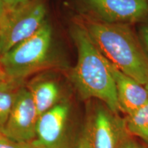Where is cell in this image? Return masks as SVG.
Masks as SVG:
<instances>
[{"label":"cell","instance_id":"6da1fadb","mask_svg":"<svg viewBox=\"0 0 148 148\" xmlns=\"http://www.w3.org/2000/svg\"><path fill=\"white\" fill-rule=\"evenodd\" d=\"M71 38L77 51V63L71 80L82 99H98L112 112H121L108 61L92 41L84 24L75 23Z\"/></svg>","mask_w":148,"mask_h":148},{"label":"cell","instance_id":"7a4b0ae2","mask_svg":"<svg viewBox=\"0 0 148 148\" xmlns=\"http://www.w3.org/2000/svg\"><path fill=\"white\" fill-rule=\"evenodd\" d=\"M84 25L92 41L111 64L143 86L148 84V58L130 25L94 19Z\"/></svg>","mask_w":148,"mask_h":148},{"label":"cell","instance_id":"3957f363","mask_svg":"<svg viewBox=\"0 0 148 148\" xmlns=\"http://www.w3.org/2000/svg\"><path fill=\"white\" fill-rule=\"evenodd\" d=\"M52 29L47 21L37 32L0 56V66L9 79L22 81L45 64L49 56Z\"/></svg>","mask_w":148,"mask_h":148},{"label":"cell","instance_id":"277c9868","mask_svg":"<svg viewBox=\"0 0 148 148\" xmlns=\"http://www.w3.org/2000/svg\"><path fill=\"white\" fill-rule=\"evenodd\" d=\"M129 135L124 119L100 101L90 110L76 148H118Z\"/></svg>","mask_w":148,"mask_h":148},{"label":"cell","instance_id":"5b68a950","mask_svg":"<svg viewBox=\"0 0 148 148\" xmlns=\"http://www.w3.org/2000/svg\"><path fill=\"white\" fill-rule=\"evenodd\" d=\"M46 12L42 0H28L9 11L0 28V56L35 34L45 21Z\"/></svg>","mask_w":148,"mask_h":148},{"label":"cell","instance_id":"8992f818","mask_svg":"<svg viewBox=\"0 0 148 148\" xmlns=\"http://www.w3.org/2000/svg\"><path fill=\"white\" fill-rule=\"evenodd\" d=\"M38 118L30 92L21 86L16 93L8 119L0 131L16 142L32 143L36 137Z\"/></svg>","mask_w":148,"mask_h":148},{"label":"cell","instance_id":"52a82bcc","mask_svg":"<svg viewBox=\"0 0 148 148\" xmlns=\"http://www.w3.org/2000/svg\"><path fill=\"white\" fill-rule=\"evenodd\" d=\"M94 20L132 25L148 16V0H82Z\"/></svg>","mask_w":148,"mask_h":148},{"label":"cell","instance_id":"ba28073f","mask_svg":"<svg viewBox=\"0 0 148 148\" xmlns=\"http://www.w3.org/2000/svg\"><path fill=\"white\" fill-rule=\"evenodd\" d=\"M69 110V103L60 101L38 116L32 142L35 147L70 148L66 133Z\"/></svg>","mask_w":148,"mask_h":148},{"label":"cell","instance_id":"9c48e42d","mask_svg":"<svg viewBox=\"0 0 148 148\" xmlns=\"http://www.w3.org/2000/svg\"><path fill=\"white\" fill-rule=\"evenodd\" d=\"M108 64L115 84L121 112L127 115L148 103V90L145 86L123 73L109 61Z\"/></svg>","mask_w":148,"mask_h":148},{"label":"cell","instance_id":"30bf717a","mask_svg":"<svg viewBox=\"0 0 148 148\" xmlns=\"http://www.w3.org/2000/svg\"><path fill=\"white\" fill-rule=\"evenodd\" d=\"M27 88L32 95L38 116L60 101V89L53 80H38Z\"/></svg>","mask_w":148,"mask_h":148},{"label":"cell","instance_id":"8fae6325","mask_svg":"<svg viewBox=\"0 0 148 148\" xmlns=\"http://www.w3.org/2000/svg\"><path fill=\"white\" fill-rule=\"evenodd\" d=\"M21 82L8 78L0 84V130L8 119Z\"/></svg>","mask_w":148,"mask_h":148},{"label":"cell","instance_id":"7c38bea8","mask_svg":"<svg viewBox=\"0 0 148 148\" xmlns=\"http://www.w3.org/2000/svg\"><path fill=\"white\" fill-rule=\"evenodd\" d=\"M130 135L138 136L148 145V103L124 118Z\"/></svg>","mask_w":148,"mask_h":148},{"label":"cell","instance_id":"4fadbf2b","mask_svg":"<svg viewBox=\"0 0 148 148\" xmlns=\"http://www.w3.org/2000/svg\"><path fill=\"white\" fill-rule=\"evenodd\" d=\"M138 24V32L136 34L148 58V16Z\"/></svg>","mask_w":148,"mask_h":148},{"label":"cell","instance_id":"5bb4252c","mask_svg":"<svg viewBox=\"0 0 148 148\" xmlns=\"http://www.w3.org/2000/svg\"><path fill=\"white\" fill-rule=\"evenodd\" d=\"M0 148H36L32 143H18L5 136L0 131Z\"/></svg>","mask_w":148,"mask_h":148},{"label":"cell","instance_id":"9a60e30c","mask_svg":"<svg viewBox=\"0 0 148 148\" xmlns=\"http://www.w3.org/2000/svg\"><path fill=\"white\" fill-rule=\"evenodd\" d=\"M118 148H143L136 141L130 137V135L122 140Z\"/></svg>","mask_w":148,"mask_h":148},{"label":"cell","instance_id":"2e32d148","mask_svg":"<svg viewBox=\"0 0 148 148\" xmlns=\"http://www.w3.org/2000/svg\"><path fill=\"white\" fill-rule=\"evenodd\" d=\"M8 12V9L7 8L6 5L3 1V0H0V28L6 20Z\"/></svg>","mask_w":148,"mask_h":148},{"label":"cell","instance_id":"e0dca14e","mask_svg":"<svg viewBox=\"0 0 148 148\" xmlns=\"http://www.w3.org/2000/svg\"><path fill=\"white\" fill-rule=\"evenodd\" d=\"M28 0H3L9 11L14 10L16 7Z\"/></svg>","mask_w":148,"mask_h":148},{"label":"cell","instance_id":"ac0fdd59","mask_svg":"<svg viewBox=\"0 0 148 148\" xmlns=\"http://www.w3.org/2000/svg\"><path fill=\"white\" fill-rule=\"evenodd\" d=\"M8 79V77L6 76V75H5V73H4V71H3L2 68H1V66H0V84Z\"/></svg>","mask_w":148,"mask_h":148},{"label":"cell","instance_id":"d6986e66","mask_svg":"<svg viewBox=\"0 0 148 148\" xmlns=\"http://www.w3.org/2000/svg\"><path fill=\"white\" fill-rule=\"evenodd\" d=\"M145 87H146V88H147V89L148 90V84H147V85H145Z\"/></svg>","mask_w":148,"mask_h":148}]
</instances>
